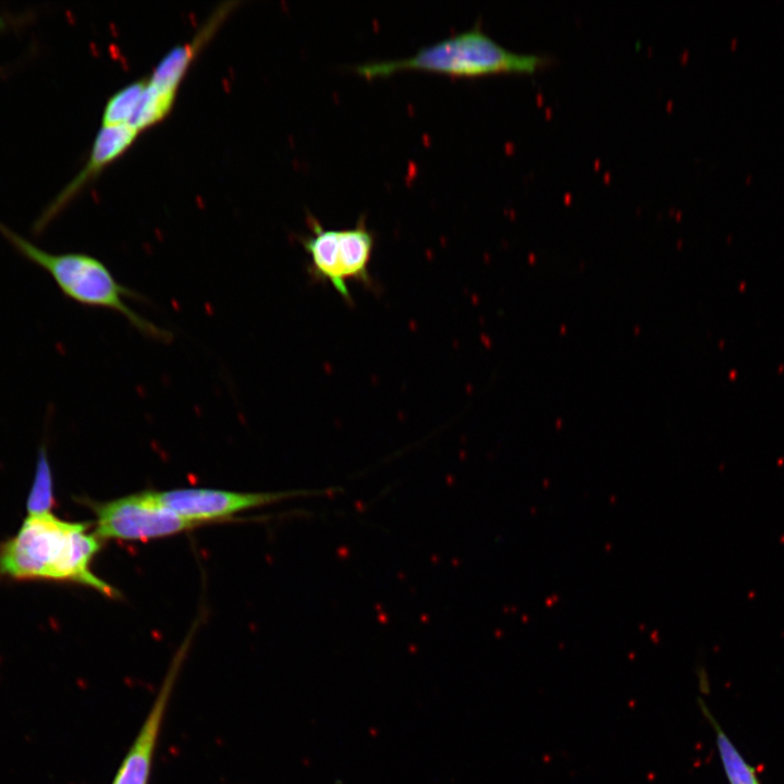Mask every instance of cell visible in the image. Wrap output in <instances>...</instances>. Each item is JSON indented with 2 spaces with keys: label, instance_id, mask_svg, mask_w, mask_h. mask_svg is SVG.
I'll use <instances>...</instances> for the list:
<instances>
[{
  "label": "cell",
  "instance_id": "6da1fadb",
  "mask_svg": "<svg viewBox=\"0 0 784 784\" xmlns=\"http://www.w3.org/2000/svg\"><path fill=\"white\" fill-rule=\"evenodd\" d=\"M88 527L51 512L28 515L13 537L0 542V577L72 581L115 597L114 588L90 569L100 539Z\"/></svg>",
  "mask_w": 784,
  "mask_h": 784
},
{
  "label": "cell",
  "instance_id": "7a4b0ae2",
  "mask_svg": "<svg viewBox=\"0 0 784 784\" xmlns=\"http://www.w3.org/2000/svg\"><path fill=\"white\" fill-rule=\"evenodd\" d=\"M0 230L21 255L52 277L66 297L84 306L117 311L147 338L171 341L169 330L127 305L126 298L142 301L144 297L119 283L101 260L82 253L50 254L3 225Z\"/></svg>",
  "mask_w": 784,
  "mask_h": 784
},
{
  "label": "cell",
  "instance_id": "3957f363",
  "mask_svg": "<svg viewBox=\"0 0 784 784\" xmlns=\"http://www.w3.org/2000/svg\"><path fill=\"white\" fill-rule=\"evenodd\" d=\"M548 61L541 54L506 49L476 24L465 32L425 46L411 57L362 63L355 70L366 77L385 76L403 69L477 76L507 72L532 73Z\"/></svg>",
  "mask_w": 784,
  "mask_h": 784
},
{
  "label": "cell",
  "instance_id": "277c9868",
  "mask_svg": "<svg viewBox=\"0 0 784 784\" xmlns=\"http://www.w3.org/2000/svg\"><path fill=\"white\" fill-rule=\"evenodd\" d=\"M310 233L301 237V244L309 256L307 271L315 282L329 283L347 303L352 295L347 281L372 287L369 272L375 235L365 219L350 229H326L316 218L308 217Z\"/></svg>",
  "mask_w": 784,
  "mask_h": 784
},
{
  "label": "cell",
  "instance_id": "5b68a950",
  "mask_svg": "<svg viewBox=\"0 0 784 784\" xmlns=\"http://www.w3.org/2000/svg\"><path fill=\"white\" fill-rule=\"evenodd\" d=\"M90 505L97 517L94 534L100 540H148L197 525L158 505L149 491Z\"/></svg>",
  "mask_w": 784,
  "mask_h": 784
},
{
  "label": "cell",
  "instance_id": "8992f818",
  "mask_svg": "<svg viewBox=\"0 0 784 784\" xmlns=\"http://www.w3.org/2000/svg\"><path fill=\"white\" fill-rule=\"evenodd\" d=\"M324 492L326 490H292L252 493L219 489L188 488L169 491H149V494L161 507L198 525L289 498L320 495Z\"/></svg>",
  "mask_w": 784,
  "mask_h": 784
},
{
  "label": "cell",
  "instance_id": "52a82bcc",
  "mask_svg": "<svg viewBox=\"0 0 784 784\" xmlns=\"http://www.w3.org/2000/svg\"><path fill=\"white\" fill-rule=\"evenodd\" d=\"M184 652V650H183ZM177 656L158 696L112 784H147L158 735L176 679L182 653Z\"/></svg>",
  "mask_w": 784,
  "mask_h": 784
},
{
  "label": "cell",
  "instance_id": "ba28073f",
  "mask_svg": "<svg viewBox=\"0 0 784 784\" xmlns=\"http://www.w3.org/2000/svg\"><path fill=\"white\" fill-rule=\"evenodd\" d=\"M139 132L128 124L101 126L85 168L64 188L41 219L44 225L89 180L96 177L107 166L120 158L136 140Z\"/></svg>",
  "mask_w": 784,
  "mask_h": 784
},
{
  "label": "cell",
  "instance_id": "9c48e42d",
  "mask_svg": "<svg viewBox=\"0 0 784 784\" xmlns=\"http://www.w3.org/2000/svg\"><path fill=\"white\" fill-rule=\"evenodd\" d=\"M230 10L225 4L224 8L215 12L191 41L175 46L168 51L147 78L148 83L159 90L176 95L192 62L216 33Z\"/></svg>",
  "mask_w": 784,
  "mask_h": 784
},
{
  "label": "cell",
  "instance_id": "30bf717a",
  "mask_svg": "<svg viewBox=\"0 0 784 784\" xmlns=\"http://www.w3.org/2000/svg\"><path fill=\"white\" fill-rule=\"evenodd\" d=\"M698 705L705 718L714 731L719 757L728 783L760 784L755 769L746 761L734 743L722 730L719 722L709 710L707 703L703 700L698 699Z\"/></svg>",
  "mask_w": 784,
  "mask_h": 784
},
{
  "label": "cell",
  "instance_id": "8fae6325",
  "mask_svg": "<svg viewBox=\"0 0 784 784\" xmlns=\"http://www.w3.org/2000/svg\"><path fill=\"white\" fill-rule=\"evenodd\" d=\"M175 97V94L154 87L147 79L145 90L128 125L140 133L161 122L171 112Z\"/></svg>",
  "mask_w": 784,
  "mask_h": 784
},
{
  "label": "cell",
  "instance_id": "7c38bea8",
  "mask_svg": "<svg viewBox=\"0 0 784 784\" xmlns=\"http://www.w3.org/2000/svg\"><path fill=\"white\" fill-rule=\"evenodd\" d=\"M146 84L147 78H142L115 91L105 106L102 125L128 124L137 109Z\"/></svg>",
  "mask_w": 784,
  "mask_h": 784
},
{
  "label": "cell",
  "instance_id": "4fadbf2b",
  "mask_svg": "<svg viewBox=\"0 0 784 784\" xmlns=\"http://www.w3.org/2000/svg\"><path fill=\"white\" fill-rule=\"evenodd\" d=\"M54 505L53 480L46 448L38 452L34 481L26 501L28 515L50 513Z\"/></svg>",
  "mask_w": 784,
  "mask_h": 784
}]
</instances>
